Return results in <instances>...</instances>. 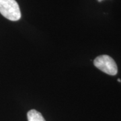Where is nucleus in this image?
Here are the masks:
<instances>
[{"instance_id": "4", "label": "nucleus", "mask_w": 121, "mask_h": 121, "mask_svg": "<svg viewBox=\"0 0 121 121\" xmlns=\"http://www.w3.org/2000/svg\"><path fill=\"white\" fill-rule=\"evenodd\" d=\"M118 82H121V79H118Z\"/></svg>"}, {"instance_id": "1", "label": "nucleus", "mask_w": 121, "mask_h": 121, "mask_svg": "<svg viewBox=\"0 0 121 121\" xmlns=\"http://www.w3.org/2000/svg\"><path fill=\"white\" fill-rule=\"evenodd\" d=\"M0 13L11 21H17L21 17L20 9L16 0H0Z\"/></svg>"}, {"instance_id": "5", "label": "nucleus", "mask_w": 121, "mask_h": 121, "mask_svg": "<svg viewBox=\"0 0 121 121\" xmlns=\"http://www.w3.org/2000/svg\"><path fill=\"white\" fill-rule=\"evenodd\" d=\"M98 1H102V0H98Z\"/></svg>"}, {"instance_id": "2", "label": "nucleus", "mask_w": 121, "mask_h": 121, "mask_svg": "<svg viewBox=\"0 0 121 121\" xmlns=\"http://www.w3.org/2000/svg\"><path fill=\"white\" fill-rule=\"evenodd\" d=\"M94 64L100 71L110 75H115L118 73V67L114 60L106 55L96 57L94 60Z\"/></svg>"}, {"instance_id": "3", "label": "nucleus", "mask_w": 121, "mask_h": 121, "mask_svg": "<svg viewBox=\"0 0 121 121\" xmlns=\"http://www.w3.org/2000/svg\"><path fill=\"white\" fill-rule=\"evenodd\" d=\"M27 117L28 121H46L41 113L34 109L30 110L29 112H28Z\"/></svg>"}]
</instances>
